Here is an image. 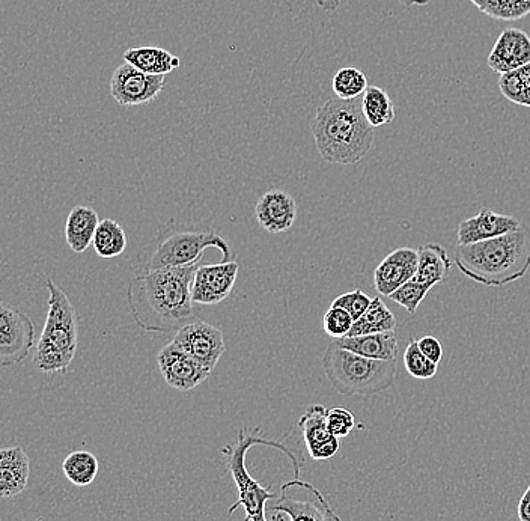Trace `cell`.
<instances>
[{"mask_svg":"<svg viewBox=\"0 0 530 521\" xmlns=\"http://www.w3.org/2000/svg\"><path fill=\"white\" fill-rule=\"evenodd\" d=\"M198 264L180 269L136 273L127 287V302L135 323L145 332H180L196 321L192 284Z\"/></svg>","mask_w":530,"mask_h":521,"instance_id":"cell-1","label":"cell"},{"mask_svg":"<svg viewBox=\"0 0 530 521\" xmlns=\"http://www.w3.org/2000/svg\"><path fill=\"white\" fill-rule=\"evenodd\" d=\"M311 130L321 159L332 165H357L374 147V127L363 115L362 97L330 98L318 107Z\"/></svg>","mask_w":530,"mask_h":521,"instance_id":"cell-2","label":"cell"},{"mask_svg":"<svg viewBox=\"0 0 530 521\" xmlns=\"http://www.w3.org/2000/svg\"><path fill=\"white\" fill-rule=\"evenodd\" d=\"M455 266L470 281L485 287H503L520 281L530 269V228L473 244H457Z\"/></svg>","mask_w":530,"mask_h":521,"instance_id":"cell-3","label":"cell"},{"mask_svg":"<svg viewBox=\"0 0 530 521\" xmlns=\"http://www.w3.org/2000/svg\"><path fill=\"white\" fill-rule=\"evenodd\" d=\"M265 445L284 452L293 463L294 478H300L303 460L302 454L281 440H269L259 437V428H241L238 431L237 442L226 445L222 449L226 461V469L231 473L238 490V500L229 508V514H234L235 509L243 506L246 512L244 521H269L267 505L270 500L278 499L279 494L273 493L272 487H262L255 478H252L246 466V455L252 446Z\"/></svg>","mask_w":530,"mask_h":521,"instance_id":"cell-4","label":"cell"},{"mask_svg":"<svg viewBox=\"0 0 530 521\" xmlns=\"http://www.w3.org/2000/svg\"><path fill=\"white\" fill-rule=\"evenodd\" d=\"M219 249L222 263L234 261L228 241L207 226L166 225L141 253L136 273L180 269L199 264L205 250Z\"/></svg>","mask_w":530,"mask_h":521,"instance_id":"cell-5","label":"cell"},{"mask_svg":"<svg viewBox=\"0 0 530 521\" xmlns=\"http://www.w3.org/2000/svg\"><path fill=\"white\" fill-rule=\"evenodd\" d=\"M49 312L35 350V368L43 374H61L70 369L79 344V324L76 309L67 294L47 279Z\"/></svg>","mask_w":530,"mask_h":521,"instance_id":"cell-6","label":"cell"},{"mask_svg":"<svg viewBox=\"0 0 530 521\" xmlns=\"http://www.w3.org/2000/svg\"><path fill=\"white\" fill-rule=\"evenodd\" d=\"M323 368L330 384L347 397L381 394L395 384L396 360L368 359L344 350L336 342L327 347Z\"/></svg>","mask_w":530,"mask_h":521,"instance_id":"cell-7","label":"cell"},{"mask_svg":"<svg viewBox=\"0 0 530 521\" xmlns=\"http://www.w3.org/2000/svg\"><path fill=\"white\" fill-rule=\"evenodd\" d=\"M267 511L284 512L288 521H342L323 494L300 478L282 485L278 499L270 500Z\"/></svg>","mask_w":530,"mask_h":521,"instance_id":"cell-8","label":"cell"},{"mask_svg":"<svg viewBox=\"0 0 530 521\" xmlns=\"http://www.w3.org/2000/svg\"><path fill=\"white\" fill-rule=\"evenodd\" d=\"M35 344L31 318L16 306L0 305V362L2 366L16 365L28 357Z\"/></svg>","mask_w":530,"mask_h":521,"instance_id":"cell-9","label":"cell"},{"mask_svg":"<svg viewBox=\"0 0 530 521\" xmlns=\"http://www.w3.org/2000/svg\"><path fill=\"white\" fill-rule=\"evenodd\" d=\"M166 76H151L131 64L119 65L110 80V94L119 106H144L159 97Z\"/></svg>","mask_w":530,"mask_h":521,"instance_id":"cell-10","label":"cell"},{"mask_svg":"<svg viewBox=\"0 0 530 521\" xmlns=\"http://www.w3.org/2000/svg\"><path fill=\"white\" fill-rule=\"evenodd\" d=\"M174 342L210 372L214 371L226 350L222 330L199 320L177 332Z\"/></svg>","mask_w":530,"mask_h":521,"instance_id":"cell-11","label":"cell"},{"mask_svg":"<svg viewBox=\"0 0 530 521\" xmlns=\"http://www.w3.org/2000/svg\"><path fill=\"white\" fill-rule=\"evenodd\" d=\"M157 365L166 383L184 394L204 383L211 374L174 341L159 351Z\"/></svg>","mask_w":530,"mask_h":521,"instance_id":"cell-12","label":"cell"},{"mask_svg":"<svg viewBox=\"0 0 530 521\" xmlns=\"http://www.w3.org/2000/svg\"><path fill=\"white\" fill-rule=\"evenodd\" d=\"M238 272L237 261L198 267L192 284L193 303L211 306L223 302L231 294Z\"/></svg>","mask_w":530,"mask_h":521,"instance_id":"cell-13","label":"cell"},{"mask_svg":"<svg viewBox=\"0 0 530 521\" xmlns=\"http://www.w3.org/2000/svg\"><path fill=\"white\" fill-rule=\"evenodd\" d=\"M418 266V250L412 247H400V249L393 250L375 269V290L380 296H392L398 288L415 278Z\"/></svg>","mask_w":530,"mask_h":521,"instance_id":"cell-14","label":"cell"},{"mask_svg":"<svg viewBox=\"0 0 530 521\" xmlns=\"http://www.w3.org/2000/svg\"><path fill=\"white\" fill-rule=\"evenodd\" d=\"M299 430L312 460H329L341 449L338 437L333 436L327 427V410L323 404H314L306 409L300 418Z\"/></svg>","mask_w":530,"mask_h":521,"instance_id":"cell-15","label":"cell"},{"mask_svg":"<svg viewBox=\"0 0 530 521\" xmlns=\"http://www.w3.org/2000/svg\"><path fill=\"white\" fill-rule=\"evenodd\" d=\"M255 217L270 234L290 231L297 217L296 199L285 190H269L256 202Z\"/></svg>","mask_w":530,"mask_h":521,"instance_id":"cell-16","label":"cell"},{"mask_svg":"<svg viewBox=\"0 0 530 521\" xmlns=\"http://www.w3.org/2000/svg\"><path fill=\"white\" fill-rule=\"evenodd\" d=\"M530 64V37L517 28L505 29L488 56V67L497 74L511 73Z\"/></svg>","mask_w":530,"mask_h":521,"instance_id":"cell-17","label":"cell"},{"mask_svg":"<svg viewBox=\"0 0 530 521\" xmlns=\"http://www.w3.org/2000/svg\"><path fill=\"white\" fill-rule=\"evenodd\" d=\"M521 225L523 223L515 217L482 208L476 216L463 220L458 225V244H473L502 237L509 232L517 231Z\"/></svg>","mask_w":530,"mask_h":521,"instance_id":"cell-18","label":"cell"},{"mask_svg":"<svg viewBox=\"0 0 530 521\" xmlns=\"http://www.w3.org/2000/svg\"><path fill=\"white\" fill-rule=\"evenodd\" d=\"M31 473L28 454L19 446L0 451V496L4 499L19 496L26 490Z\"/></svg>","mask_w":530,"mask_h":521,"instance_id":"cell-19","label":"cell"},{"mask_svg":"<svg viewBox=\"0 0 530 521\" xmlns=\"http://www.w3.org/2000/svg\"><path fill=\"white\" fill-rule=\"evenodd\" d=\"M335 342L344 350L375 360H396L398 351H400L395 332L347 336V338L336 339Z\"/></svg>","mask_w":530,"mask_h":521,"instance_id":"cell-20","label":"cell"},{"mask_svg":"<svg viewBox=\"0 0 530 521\" xmlns=\"http://www.w3.org/2000/svg\"><path fill=\"white\" fill-rule=\"evenodd\" d=\"M100 220L97 211L85 205H77L68 214L65 223V238L74 253H85L94 243Z\"/></svg>","mask_w":530,"mask_h":521,"instance_id":"cell-21","label":"cell"},{"mask_svg":"<svg viewBox=\"0 0 530 521\" xmlns=\"http://www.w3.org/2000/svg\"><path fill=\"white\" fill-rule=\"evenodd\" d=\"M419 266L415 281L427 285L428 288L436 287L451 272V261L448 252L442 244L428 243L419 247Z\"/></svg>","mask_w":530,"mask_h":521,"instance_id":"cell-22","label":"cell"},{"mask_svg":"<svg viewBox=\"0 0 530 521\" xmlns=\"http://www.w3.org/2000/svg\"><path fill=\"white\" fill-rule=\"evenodd\" d=\"M127 64L139 68L151 76H166L175 68L180 67L181 61L168 50L160 47H135L124 53Z\"/></svg>","mask_w":530,"mask_h":521,"instance_id":"cell-23","label":"cell"},{"mask_svg":"<svg viewBox=\"0 0 530 521\" xmlns=\"http://www.w3.org/2000/svg\"><path fill=\"white\" fill-rule=\"evenodd\" d=\"M396 318L387 308L381 297H374L368 311L354 321L353 329L348 336L372 335V333L395 332Z\"/></svg>","mask_w":530,"mask_h":521,"instance_id":"cell-24","label":"cell"},{"mask_svg":"<svg viewBox=\"0 0 530 521\" xmlns=\"http://www.w3.org/2000/svg\"><path fill=\"white\" fill-rule=\"evenodd\" d=\"M92 246L100 258L112 259L122 255L127 249V235L121 223L113 219L101 220Z\"/></svg>","mask_w":530,"mask_h":521,"instance_id":"cell-25","label":"cell"},{"mask_svg":"<svg viewBox=\"0 0 530 521\" xmlns=\"http://www.w3.org/2000/svg\"><path fill=\"white\" fill-rule=\"evenodd\" d=\"M362 109L366 121L374 128L392 124L395 119V106L392 98L378 86H368L362 95Z\"/></svg>","mask_w":530,"mask_h":521,"instance_id":"cell-26","label":"cell"},{"mask_svg":"<svg viewBox=\"0 0 530 521\" xmlns=\"http://www.w3.org/2000/svg\"><path fill=\"white\" fill-rule=\"evenodd\" d=\"M98 469H100V464H98L97 457L88 451L71 452L62 463L65 478L76 487H86L92 484L97 478Z\"/></svg>","mask_w":530,"mask_h":521,"instance_id":"cell-27","label":"cell"},{"mask_svg":"<svg viewBox=\"0 0 530 521\" xmlns=\"http://www.w3.org/2000/svg\"><path fill=\"white\" fill-rule=\"evenodd\" d=\"M490 19L515 22L530 14V0H470Z\"/></svg>","mask_w":530,"mask_h":521,"instance_id":"cell-28","label":"cell"},{"mask_svg":"<svg viewBox=\"0 0 530 521\" xmlns=\"http://www.w3.org/2000/svg\"><path fill=\"white\" fill-rule=\"evenodd\" d=\"M499 89L506 100L530 107V64L511 73L500 74Z\"/></svg>","mask_w":530,"mask_h":521,"instance_id":"cell-29","label":"cell"},{"mask_svg":"<svg viewBox=\"0 0 530 521\" xmlns=\"http://www.w3.org/2000/svg\"><path fill=\"white\" fill-rule=\"evenodd\" d=\"M333 92L341 100H356L368 89V79L359 68H341L332 80Z\"/></svg>","mask_w":530,"mask_h":521,"instance_id":"cell-30","label":"cell"},{"mask_svg":"<svg viewBox=\"0 0 530 521\" xmlns=\"http://www.w3.org/2000/svg\"><path fill=\"white\" fill-rule=\"evenodd\" d=\"M404 365H406L407 372L418 380H430L439 371V363L428 359L422 353L418 341L415 339H410L409 345L404 351Z\"/></svg>","mask_w":530,"mask_h":521,"instance_id":"cell-31","label":"cell"},{"mask_svg":"<svg viewBox=\"0 0 530 521\" xmlns=\"http://www.w3.org/2000/svg\"><path fill=\"white\" fill-rule=\"evenodd\" d=\"M430 290L431 288H428L427 285L412 279V281L404 284L403 287L398 288L389 299L395 302L396 305L403 306L409 314H416L419 305L424 302Z\"/></svg>","mask_w":530,"mask_h":521,"instance_id":"cell-32","label":"cell"},{"mask_svg":"<svg viewBox=\"0 0 530 521\" xmlns=\"http://www.w3.org/2000/svg\"><path fill=\"white\" fill-rule=\"evenodd\" d=\"M354 326V318L350 312L338 306H330L329 311L324 314L323 329L330 338L342 339L350 335Z\"/></svg>","mask_w":530,"mask_h":521,"instance_id":"cell-33","label":"cell"},{"mask_svg":"<svg viewBox=\"0 0 530 521\" xmlns=\"http://www.w3.org/2000/svg\"><path fill=\"white\" fill-rule=\"evenodd\" d=\"M371 302V297L357 288V290L336 297V299L333 300L332 306H338V308L345 309V311L350 312L354 321H357L366 311H368Z\"/></svg>","mask_w":530,"mask_h":521,"instance_id":"cell-34","label":"cell"},{"mask_svg":"<svg viewBox=\"0 0 530 521\" xmlns=\"http://www.w3.org/2000/svg\"><path fill=\"white\" fill-rule=\"evenodd\" d=\"M354 425L356 421H354L353 413L348 412L347 409L335 407V409L327 410V427L330 433L338 439L347 437L354 430Z\"/></svg>","mask_w":530,"mask_h":521,"instance_id":"cell-35","label":"cell"},{"mask_svg":"<svg viewBox=\"0 0 530 521\" xmlns=\"http://www.w3.org/2000/svg\"><path fill=\"white\" fill-rule=\"evenodd\" d=\"M418 344L422 353H424L428 359H431L436 363L442 362L443 347L442 344H440L439 339L434 338V336H424V338L419 339Z\"/></svg>","mask_w":530,"mask_h":521,"instance_id":"cell-36","label":"cell"},{"mask_svg":"<svg viewBox=\"0 0 530 521\" xmlns=\"http://www.w3.org/2000/svg\"><path fill=\"white\" fill-rule=\"evenodd\" d=\"M517 514L520 521H530V485L518 502Z\"/></svg>","mask_w":530,"mask_h":521,"instance_id":"cell-37","label":"cell"},{"mask_svg":"<svg viewBox=\"0 0 530 521\" xmlns=\"http://www.w3.org/2000/svg\"><path fill=\"white\" fill-rule=\"evenodd\" d=\"M317 4L320 5L323 10L335 11L338 10L341 2H339V0H317Z\"/></svg>","mask_w":530,"mask_h":521,"instance_id":"cell-38","label":"cell"},{"mask_svg":"<svg viewBox=\"0 0 530 521\" xmlns=\"http://www.w3.org/2000/svg\"><path fill=\"white\" fill-rule=\"evenodd\" d=\"M406 7H425L430 4L433 0H400Z\"/></svg>","mask_w":530,"mask_h":521,"instance_id":"cell-39","label":"cell"},{"mask_svg":"<svg viewBox=\"0 0 530 521\" xmlns=\"http://www.w3.org/2000/svg\"><path fill=\"white\" fill-rule=\"evenodd\" d=\"M269 521H288L287 515L279 511H267Z\"/></svg>","mask_w":530,"mask_h":521,"instance_id":"cell-40","label":"cell"}]
</instances>
